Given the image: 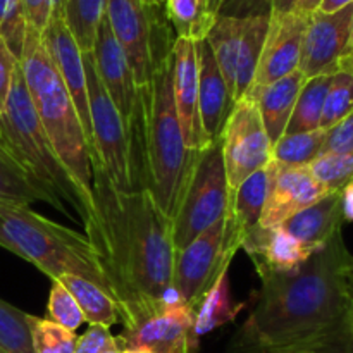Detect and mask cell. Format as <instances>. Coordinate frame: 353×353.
Listing matches in <instances>:
<instances>
[{
  "label": "cell",
  "instance_id": "obj_1",
  "mask_svg": "<svg viewBox=\"0 0 353 353\" xmlns=\"http://www.w3.org/2000/svg\"><path fill=\"white\" fill-rule=\"evenodd\" d=\"M92 188L95 224L86 236L102 259L123 326L181 300L172 286L176 247L171 219L152 193L117 190L95 154Z\"/></svg>",
  "mask_w": 353,
  "mask_h": 353
},
{
  "label": "cell",
  "instance_id": "obj_2",
  "mask_svg": "<svg viewBox=\"0 0 353 353\" xmlns=\"http://www.w3.org/2000/svg\"><path fill=\"white\" fill-rule=\"evenodd\" d=\"M352 254L338 233L295 271L261 276L254 310L226 353H314L350 331L343 269Z\"/></svg>",
  "mask_w": 353,
  "mask_h": 353
},
{
  "label": "cell",
  "instance_id": "obj_3",
  "mask_svg": "<svg viewBox=\"0 0 353 353\" xmlns=\"http://www.w3.org/2000/svg\"><path fill=\"white\" fill-rule=\"evenodd\" d=\"M126 131L133 190H148L171 219L192 157L172 99L171 47L157 55L150 79L138 88L137 109Z\"/></svg>",
  "mask_w": 353,
  "mask_h": 353
},
{
  "label": "cell",
  "instance_id": "obj_4",
  "mask_svg": "<svg viewBox=\"0 0 353 353\" xmlns=\"http://www.w3.org/2000/svg\"><path fill=\"white\" fill-rule=\"evenodd\" d=\"M0 145L40 192L45 203L65 216H71L72 210L85 233L92 230L95 216L62 165L38 119L21 65H17L9 99L0 114Z\"/></svg>",
  "mask_w": 353,
  "mask_h": 353
},
{
  "label": "cell",
  "instance_id": "obj_5",
  "mask_svg": "<svg viewBox=\"0 0 353 353\" xmlns=\"http://www.w3.org/2000/svg\"><path fill=\"white\" fill-rule=\"evenodd\" d=\"M19 65L38 119L55 154L95 216V199L92 188V145L86 138L68 88L45 50L41 33L31 28L26 31Z\"/></svg>",
  "mask_w": 353,
  "mask_h": 353
},
{
  "label": "cell",
  "instance_id": "obj_6",
  "mask_svg": "<svg viewBox=\"0 0 353 353\" xmlns=\"http://www.w3.org/2000/svg\"><path fill=\"white\" fill-rule=\"evenodd\" d=\"M0 247L19 255L50 279L62 274L88 279L116 302L102 259L90 238L40 216L30 205L0 203Z\"/></svg>",
  "mask_w": 353,
  "mask_h": 353
},
{
  "label": "cell",
  "instance_id": "obj_7",
  "mask_svg": "<svg viewBox=\"0 0 353 353\" xmlns=\"http://www.w3.org/2000/svg\"><path fill=\"white\" fill-rule=\"evenodd\" d=\"M228 207L230 188L219 138L192 152L171 217L176 250L185 248L199 234L223 219Z\"/></svg>",
  "mask_w": 353,
  "mask_h": 353
},
{
  "label": "cell",
  "instance_id": "obj_8",
  "mask_svg": "<svg viewBox=\"0 0 353 353\" xmlns=\"http://www.w3.org/2000/svg\"><path fill=\"white\" fill-rule=\"evenodd\" d=\"M83 62H85L86 85H88L93 154L103 165L114 186L121 192H131L133 181H131L130 140H128L126 124L97 76L92 52L83 54Z\"/></svg>",
  "mask_w": 353,
  "mask_h": 353
},
{
  "label": "cell",
  "instance_id": "obj_9",
  "mask_svg": "<svg viewBox=\"0 0 353 353\" xmlns=\"http://www.w3.org/2000/svg\"><path fill=\"white\" fill-rule=\"evenodd\" d=\"M236 250L231 247L226 216L174 255L172 286L179 299L196 309L210 286L231 268Z\"/></svg>",
  "mask_w": 353,
  "mask_h": 353
},
{
  "label": "cell",
  "instance_id": "obj_10",
  "mask_svg": "<svg viewBox=\"0 0 353 353\" xmlns=\"http://www.w3.org/2000/svg\"><path fill=\"white\" fill-rule=\"evenodd\" d=\"M221 148L230 193L243 179L271 162L272 145L250 97L234 102L221 133Z\"/></svg>",
  "mask_w": 353,
  "mask_h": 353
},
{
  "label": "cell",
  "instance_id": "obj_11",
  "mask_svg": "<svg viewBox=\"0 0 353 353\" xmlns=\"http://www.w3.org/2000/svg\"><path fill=\"white\" fill-rule=\"evenodd\" d=\"M121 347L145 348L152 353H199L200 338L195 333V309L183 300L124 326L117 336Z\"/></svg>",
  "mask_w": 353,
  "mask_h": 353
},
{
  "label": "cell",
  "instance_id": "obj_12",
  "mask_svg": "<svg viewBox=\"0 0 353 353\" xmlns=\"http://www.w3.org/2000/svg\"><path fill=\"white\" fill-rule=\"evenodd\" d=\"M352 28L353 2L334 12L310 14L299 71L307 79L336 72L350 52Z\"/></svg>",
  "mask_w": 353,
  "mask_h": 353
},
{
  "label": "cell",
  "instance_id": "obj_13",
  "mask_svg": "<svg viewBox=\"0 0 353 353\" xmlns=\"http://www.w3.org/2000/svg\"><path fill=\"white\" fill-rule=\"evenodd\" d=\"M105 17L126 54L134 83L143 88L154 71L155 59L164 50L155 43L148 7L141 0H107Z\"/></svg>",
  "mask_w": 353,
  "mask_h": 353
},
{
  "label": "cell",
  "instance_id": "obj_14",
  "mask_svg": "<svg viewBox=\"0 0 353 353\" xmlns=\"http://www.w3.org/2000/svg\"><path fill=\"white\" fill-rule=\"evenodd\" d=\"M309 17L299 12L272 14L252 88L271 85L299 71Z\"/></svg>",
  "mask_w": 353,
  "mask_h": 353
},
{
  "label": "cell",
  "instance_id": "obj_15",
  "mask_svg": "<svg viewBox=\"0 0 353 353\" xmlns=\"http://www.w3.org/2000/svg\"><path fill=\"white\" fill-rule=\"evenodd\" d=\"M172 99L181 124L185 145L190 152L205 145L199 116V59L196 41L174 38L171 45Z\"/></svg>",
  "mask_w": 353,
  "mask_h": 353
},
{
  "label": "cell",
  "instance_id": "obj_16",
  "mask_svg": "<svg viewBox=\"0 0 353 353\" xmlns=\"http://www.w3.org/2000/svg\"><path fill=\"white\" fill-rule=\"evenodd\" d=\"M41 41L48 57L54 62L62 83L68 88L69 97L76 107L86 138L92 145V123H90L88 107V85L83 62V52L72 38L71 31L65 26L62 17H52L50 23L41 31ZM93 150V148H92Z\"/></svg>",
  "mask_w": 353,
  "mask_h": 353
},
{
  "label": "cell",
  "instance_id": "obj_17",
  "mask_svg": "<svg viewBox=\"0 0 353 353\" xmlns=\"http://www.w3.org/2000/svg\"><path fill=\"white\" fill-rule=\"evenodd\" d=\"M92 57L100 83L107 90L128 128L137 109L138 86L126 54L114 37L107 17H103L97 31Z\"/></svg>",
  "mask_w": 353,
  "mask_h": 353
},
{
  "label": "cell",
  "instance_id": "obj_18",
  "mask_svg": "<svg viewBox=\"0 0 353 353\" xmlns=\"http://www.w3.org/2000/svg\"><path fill=\"white\" fill-rule=\"evenodd\" d=\"M309 165L279 168L261 217L262 228H278L299 210L312 205L326 195Z\"/></svg>",
  "mask_w": 353,
  "mask_h": 353
},
{
  "label": "cell",
  "instance_id": "obj_19",
  "mask_svg": "<svg viewBox=\"0 0 353 353\" xmlns=\"http://www.w3.org/2000/svg\"><path fill=\"white\" fill-rule=\"evenodd\" d=\"M196 59H199V116L203 141L207 145L221 138L234 100L205 40L196 41Z\"/></svg>",
  "mask_w": 353,
  "mask_h": 353
},
{
  "label": "cell",
  "instance_id": "obj_20",
  "mask_svg": "<svg viewBox=\"0 0 353 353\" xmlns=\"http://www.w3.org/2000/svg\"><path fill=\"white\" fill-rule=\"evenodd\" d=\"M278 171L279 165L271 161L265 168L259 169L247 179H243L230 193L226 221L228 230H230V241L236 252L241 250L245 236L261 224L265 200H268Z\"/></svg>",
  "mask_w": 353,
  "mask_h": 353
},
{
  "label": "cell",
  "instance_id": "obj_21",
  "mask_svg": "<svg viewBox=\"0 0 353 353\" xmlns=\"http://www.w3.org/2000/svg\"><path fill=\"white\" fill-rule=\"evenodd\" d=\"M241 250L252 259L259 278L269 272L295 271L314 254L281 226L262 228L261 224L245 236Z\"/></svg>",
  "mask_w": 353,
  "mask_h": 353
},
{
  "label": "cell",
  "instance_id": "obj_22",
  "mask_svg": "<svg viewBox=\"0 0 353 353\" xmlns=\"http://www.w3.org/2000/svg\"><path fill=\"white\" fill-rule=\"evenodd\" d=\"M343 223L340 190V192L326 193L312 205L293 214L281 224V228L295 240H299L307 250L316 252L333 240L338 233H341Z\"/></svg>",
  "mask_w": 353,
  "mask_h": 353
},
{
  "label": "cell",
  "instance_id": "obj_23",
  "mask_svg": "<svg viewBox=\"0 0 353 353\" xmlns=\"http://www.w3.org/2000/svg\"><path fill=\"white\" fill-rule=\"evenodd\" d=\"M305 79L307 78L302 72L295 71L285 78L278 79V81L271 83V85L252 88L248 92L247 97H250L257 105L271 145H274L285 134L290 117L293 114L296 97H299Z\"/></svg>",
  "mask_w": 353,
  "mask_h": 353
},
{
  "label": "cell",
  "instance_id": "obj_24",
  "mask_svg": "<svg viewBox=\"0 0 353 353\" xmlns=\"http://www.w3.org/2000/svg\"><path fill=\"white\" fill-rule=\"evenodd\" d=\"M269 23H271V17H243V30H241L236 71H234V102L245 99L254 85L255 72L261 61L265 37H268Z\"/></svg>",
  "mask_w": 353,
  "mask_h": 353
},
{
  "label": "cell",
  "instance_id": "obj_25",
  "mask_svg": "<svg viewBox=\"0 0 353 353\" xmlns=\"http://www.w3.org/2000/svg\"><path fill=\"white\" fill-rule=\"evenodd\" d=\"M247 305V302H234L231 296L230 269H228L210 286V290L203 295L199 307L195 309L196 336L202 338L224 324L233 323L238 314Z\"/></svg>",
  "mask_w": 353,
  "mask_h": 353
},
{
  "label": "cell",
  "instance_id": "obj_26",
  "mask_svg": "<svg viewBox=\"0 0 353 353\" xmlns=\"http://www.w3.org/2000/svg\"><path fill=\"white\" fill-rule=\"evenodd\" d=\"M74 296L76 303L81 309L85 321L88 324L110 327L121 323V314L117 303L95 283L72 274H62L55 278Z\"/></svg>",
  "mask_w": 353,
  "mask_h": 353
},
{
  "label": "cell",
  "instance_id": "obj_27",
  "mask_svg": "<svg viewBox=\"0 0 353 353\" xmlns=\"http://www.w3.org/2000/svg\"><path fill=\"white\" fill-rule=\"evenodd\" d=\"M333 74H321L305 79L299 97H296L293 114L290 117L285 134L307 133V131L321 130L324 102H326V95Z\"/></svg>",
  "mask_w": 353,
  "mask_h": 353
},
{
  "label": "cell",
  "instance_id": "obj_28",
  "mask_svg": "<svg viewBox=\"0 0 353 353\" xmlns=\"http://www.w3.org/2000/svg\"><path fill=\"white\" fill-rule=\"evenodd\" d=\"M107 0H65L64 19L83 54H90L95 45L97 31L105 17Z\"/></svg>",
  "mask_w": 353,
  "mask_h": 353
},
{
  "label": "cell",
  "instance_id": "obj_29",
  "mask_svg": "<svg viewBox=\"0 0 353 353\" xmlns=\"http://www.w3.org/2000/svg\"><path fill=\"white\" fill-rule=\"evenodd\" d=\"M164 7L176 31V38L205 40L207 31L216 17L210 12L209 0H165Z\"/></svg>",
  "mask_w": 353,
  "mask_h": 353
},
{
  "label": "cell",
  "instance_id": "obj_30",
  "mask_svg": "<svg viewBox=\"0 0 353 353\" xmlns=\"http://www.w3.org/2000/svg\"><path fill=\"white\" fill-rule=\"evenodd\" d=\"M326 130L307 133L283 134L271 148V161L279 168H302L309 165L323 154Z\"/></svg>",
  "mask_w": 353,
  "mask_h": 353
},
{
  "label": "cell",
  "instance_id": "obj_31",
  "mask_svg": "<svg viewBox=\"0 0 353 353\" xmlns=\"http://www.w3.org/2000/svg\"><path fill=\"white\" fill-rule=\"evenodd\" d=\"M0 352L34 353L31 341L30 314L0 299Z\"/></svg>",
  "mask_w": 353,
  "mask_h": 353
},
{
  "label": "cell",
  "instance_id": "obj_32",
  "mask_svg": "<svg viewBox=\"0 0 353 353\" xmlns=\"http://www.w3.org/2000/svg\"><path fill=\"white\" fill-rule=\"evenodd\" d=\"M34 202H43L40 192L0 145V203L31 205Z\"/></svg>",
  "mask_w": 353,
  "mask_h": 353
},
{
  "label": "cell",
  "instance_id": "obj_33",
  "mask_svg": "<svg viewBox=\"0 0 353 353\" xmlns=\"http://www.w3.org/2000/svg\"><path fill=\"white\" fill-rule=\"evenodd\" d=\"M353 112V72L340 68L333 74L324 102L321 130H330Z\"/></svg>",
  "mask_w": 353,
  "mask_h": 353
},
{
  "label": "cell",
  "instance_id": "obj_34",
  "mask_svg": "<svg viewBox=\"0 0 353 353\" xmlns=\"http://www.w3.org/2000/svg\"><path fill=\"white\" fill-rule=\"evenodd\" d=\"M31 341L34 353H74L78 336L48 319L34 317L30 314Z\"/></svg>",
  "mask_w": 353,
  "mask_h": 353
},
{
  "label": "cell",
  "instance_id": "obj_35",
  "mask_svg": "<svg viewBox=\"0 0 353 353\" xmlns=\"http://www.w3.org/2000/svg\"><path fill=\"white\" fill-rule=\"evenodd\" d=\"M310 172L321 186L330 192H340L353 181V154H324L309 164Z\"/></svg>",
  "mask_w": 353,
  "mask_h": 353
},
{
  "label": "cell",
  "instance_id": "obj_36",
  "mask_svg": "<svg viewBox=\"0 0 353 353\" xmlns=\"http://www.w3.org/2000/svg\"><path fill=\"white\" fill-rule=\"evenodd\" d=\"M50 293L47 303V319L69 331H76L83 323H86L81 309L76 303L74 296L57 279H50Z\"/></svg>",
  "mask_w": 353,
  "mask_h": 353
},
{
  "label": "cell",
  "instance_id": "obj_37",
  "mask_svg": "<svg viewBox=\"0 0 353 353\" xmlns=\"http://www.w3.org/2000/svg\"><path fill=\"white\" fill-rule=\"evenodd\" d=\"M28 23L23 0H0V40L6 41L17 59H21Z\"/></svg>",
  "mask_w": 353,
  "mask_h": 353
},
{
  "label": "cell",
  "instance_id": "obj_38",
  "mask_svg": "<svg viewBox=\"0 0 353 353\" xmlns=\"http://www.w3.org/2000/svg\"><path fill=\"white\" fill-rule=\"evenodd\" d=\"M274 0H219L216 16L224 17H271Z\"/></svg>",
  "mask_w": 353,
  "mask_h": 353
},
{
  "label": "cell",
  "instance_id": "obj_39",
  "mask_svg": "<svg viewBox=\"0 0 353 353\" xmlns=\"http://www.w3.org/2000/svg\"><path fill=\"white\" fill-rule=\"evenodd\" d=\"M353 154V112L326 130L323 154Z\"/></svg>",
  "mask_w": 353,
  "mask_h": 353
},
{
  "label": "cell",
  "instance_id": "obj_40",
  "mask_svg": "<svg viewBox=\"0 0 353 353\" xmlns=\"http://www.w3.org/2000/svg\"><path fill=\"white\" fill-rule=\"evenodd\" d=\"M17 65H19V59L10 52L6 41L0 40V114L6 107L7 99H9L10 86H12Z\"/></svg>",
  "mask_w": 353,
  "mask_h": 353
},
{
  "label": "cell",
  "instance_id": "obj_41",
  "mask_svg": "<svg viewBox=\"0 0 353 353\" xmlns=\"http://www.w3.org/2000/svg\"><path fill=\"white\" fill-rule=\"evenodd\" d=\"M110 327L99 326V324H90L85 334L78 336L74 353H100L112 340Z\"/></svg>",
  "mask_w": 353,
  "mask_h": 353
},
{
  "label": "cell",
  "instance_id": "obj_42",
  "mask_svg": "<svg viewBox=\"0 0 353 353\" xmlns=\"http://www.w3.org/2000/svg\"><path fill=\"white\" fill-rule=\"evenodd\" d=\"M23 7L28 28L41 33L52 19L54 0H23Z\"/></svg>",
  "mask_w": 353,
  "mask_h": 353
},
{
  "label": "cell",
  "instance_id": "obj_43",
  "mask_svg": "<svg viewBox=\"0 0 353 353\" xmlns=\"http://www.w3.org/2000/svg\"><path fill=\"white\" fill-rule=\"evenodd\" d=\"M314 353H353V338L350 331L334 338L333 341H330V343L324 345L323 348Z\"/></svg>",
  "mask_w": 353,
  "mask_h": 353
},
{
  "label": "cell",
  "instance_id": "obj_44",
  "mask_svg": "<svg viewBox=\"0 0 353 353\" xmlns=\"http://www.w3.org/2000/svg\"><path fill=\"white\" fill-rule=\"evenodd\" d=\"M341 210H343V219L353 223V181L341 188Z\"/></svg>",
  "mask_w": 353,
  "mask_h": 353
},
{
  "label": "cell",
  "instance_id": "obj_45",
  "mask_svg": "<svg viewBox=\"0 0 353 353\" xmlns=\"http://www.w3.org/2000/svg\"><path fill=\"white\" fill-rule=\"evenodd\" d=\"M343 283H345V293H347L348 300H350L353 307V255L348 259L347 265L343 269Z\"/></svg>",
  "mask_w": 353,
  "mask_h": 353
},
{
  "label": "cell",
  "instance_id": "obj_46",
  "mask_svg": "<svg viewBox=\"0 0 353 353\" xmlns=\"http://www.w3.org/2000/svg\"><path fill=\"white\" fill-rule=\"evenodd\" d=\"M321 2H323V0H299V3H296V7L293 12L310 16V14H314L317 9H319Z\"/></svg>",
  "mask_w": 353,
  "mask_h": 353
},
{
  "label": "cell",
  "instance_id": "obj_47",
  "mask_svg": "<svg viewBox=\"0 0 353 353\" xmlns=\"http://www.w3.org/2000/svg\"><path fill=\"white\" fill-rule=\"evenodd\" d=\"M299 0H274L272 3V14H288L293 12Z\"/></svg>",
  "mask_w": 353,
  "mask_h": 353
},
{
  "label": "cell",
  "instance_id": "obj_48",
  "mask_svg": "<svg viewBox=\"0 0 353 353\" xmlns=\"http://www.w3.org/2000/svg\"><path fill=\"white\" fill-rule=\"evenodd\" d=\"M352 2L353 0H323L317 10H321V12H334V10L343 9L345 6H348Z\"/></svg>",
  "mask_w": 353,
  "mask_h": 353
},
{
  "label": "cell",
  "instance_id": "obj_49",
  "mask_svg": "<svg viewBox=\"0 0 353 353\" xmlns=\"http://www.w3.org/2000/svg\"><path fill=\"white\" fill-rule=\"evenodd\" d=\"M65 0H54V10H52V17H62L64 12Z\"/></svg>",
  "mask_w": 353,
  "mask_h": 353
},
{
  "label": "cell",
  "instance_id": "obj_50",
  "mask_svg": "<svg viewBox=\"0 0 353 353\" xmlns=\"http://www.w3.org/2000/svg\"><path fill=\"white\" fill-rule=\"evenodd\" d=\"M141 2H143L148 9H157V7L164 6L165 0H141Z\"/></svg>",
  "mask_w": 353,
  "mask_h": 353
},
{
  "label": "cell",
  "instance_id": "obj_51",
  "mask_svg": "<svg viewBox=\"0 0 353 353\" xmlns=\"http://www.w3.org/2000/svg\"><path fill=\"white\" fill-rule=\"evenodd\" d=\"M340 68H345V69H348V71L353 72V54L348 55V57H345L343 61H341Z\"/></svg>",
  "mask_w": 353,
  "mask_h": 353
},
{
  "label": "cell",
  "instance_id": "obj_52",
  "mask_svg": "<svg viewBox=\"0 0 353 353\" xmlns=\"http://www.w3.org/2000/svg\"><path fill=\"white\" fill-rule=\"evenodd\" d=\"M121 353H152L150 350H145V348H124Z\"/></svg>",
  "mask_w": 353,
  "mask_h": 353
},
{
  "label": "cell",
  "instance_id": "obj_53",
  "mask_svg": "<svg viewBox=\"0 0 353 353\" xmlns=\"http://www.w3.org/2000/svg\"><path fill=\"white\" fill-rule=\"evenodd\" d=\"M217 7H219V0H209V9L214 16H216L217 12Z\"/></svg>",
  "mask_w": 353,
  "mask_h": 353
},
{
  "label": "cell",
  "instance_id": "obj_54",
  "mask_svg": "<svg viewBox=\"0 0 353 353\" xmlns=\"http://www.w3.org/2000/svg\"><path fill=\"white\" fill-rule=\"evenodd\" d=\"M353 54V28H352V40H350V52H348V55Z\"/></svg>",
  "mask_w": 353,
  "mask_h": 353
},
{
  "label": "cell",
  "instance_id": "obj_55",
  "mask_svg": "<svg viewBox=\"0 0 353 353\" xmlns=\"http://www.w3.org/2000/svg\"><path fill=\"white\" fill-rule=\"evenodd\" d=\"M350 334H352V338H353V317H352V323H350Z\"/></svg>",
  "mask_w": 353,
  "mask_h": 353
},
{
  "label": "cell",
  "instance_id": "obj_56",
  "mask_svg": "<svg viewBox=\"0 0 353 353\" xmlns=\"http://www.w3.org/2000/svg\"><path fill=\"white\" fill-rule=\"evenodd\" d=\"M0 353H2V352H0Z\"/></svg>",
  "mask_w": 353,
  "mask_h": 353
}]
</instances>
